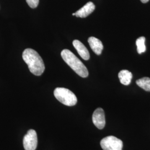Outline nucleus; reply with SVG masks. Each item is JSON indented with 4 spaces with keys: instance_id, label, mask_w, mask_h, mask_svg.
I'll use <instances>...</instances> for the list:
<instances>
[{
    "instance_id": "nucleus-11",
    "label": "nucleus",
    "mask_w": 150,
    "mask_h": 150,
    "mask_svg": "<svg viewBox=\"0 0 150 150\" xmlns=\"http://www.w3.org/2000/svg\"><path fill=\"white\" fill-rule=\"evenodd\" d=\"M136 84L146 91L150 92V78L143 77L136 81Z\"/></svg>"
},
{
    "instance_id": "nucleus-9",
    "label": "nucleus",
    "mask_w": 150,
    "mask_h": 150,
    "mask_svg": "<svg viewBox=\"0 0 150 150\" xmlns=\"http://www.w3.org/2000/svg\"><path fill=\"white\" fill-rule=\"evenodd\" d=\"M88 42L92 50L95 54L97 55L101 54L103 49V46L102 42L99 39L95 37H90L88 40Z\"/></svg>"
},
{
    "instance_id": "nucleus-15",
    "label": "nucleus",
    "mask_w": 150,
    "mask_h": 150,
    "mask_svg": "<svg viewBox=\"0 0 150 150\" xmlns=\"http://www.w3.org/2000/svg\"><path fill=\"white\" fill-rule=\"evenodd\" d=\"M72 15H73V16H75V13H72Z\"/></svg>"
},
{
    "instance_id": "nucleus-10",
    "label": "nucleus",
    "mask_w": 150,
    "mask_h": 150,
    "mask_svg": "<svg viewBox=\"0 0 150 150\" xmlns=\"http://www.w3.org/2000/svg\"><path fill=\"white\" fill-rule=\"evenodd\" d=\"M118 78L122 84L127 86L131 83L132 79V74L128 70H121L118 74Z\"/></svg>"
},
{
    "instance_id": "nucleus-1",
    "label": "nucleus",
    "mask_w": 150,
    "mask_h": 150,
    "mask_svg": "<svg viewBox=\"0 0 150 150\" xmlns=\"http://www.w3.org/2000/svg\"><path fill=\"white\" fill-rule=\"evenodd\" d=\"M22 58L27 64L30 71L36 76H41L45 70L43 60L38 52L32 48H26L22 54Z\"/></svg>"
},
{
    "instance_id": "nucleus-8",
    "label": "nucleus",
    "mask_w": 150,
    "mask_h": 150,
    "mask_svg": "<svg viewBox=\"0 0 150 150\" xmlns=\"http://www.w3.org/2000/svg\"><path fill=\"white\" fill-rule=\"evenodd\" d=\"M72 43L74 47L77 50L78 54H79V55L83 59L85 60L90 59V56L89 52L87 48H86L85 46L83 43L77 40H74Z\"/></svg>"
},
{
    "instance_id": "nucleus-13",
    "label": "nucleus",
    "mask_w": 150,
    "mask_h": 150,
    "mask_svg": "<svg viewBox=\"0 0 150 150\" xmlns=\"http://www.w3.org/2000/svg\"><path fill=\"white\" fill-rule=\"evenodd\" d=\"M26 1L27 4L32 8H36L39 4V0H26Z\"/></svg>"
},
{
    "instance_id": "nucleus-5",
    "label": "nucleus",
    "mask_w": 150,
    "mask_h": 150,
    "mask_svg": "<svg viewBox=\"0 0 150 150\" xmlns=\"http://www.w3.org/2000/svg\"><path fill=\"white\" fill-rule=\"evenodd\" d=\"M25 150H35L38 146V136L34 129H30L24 136L23 140Z\"/></svg>"
},
{
    "instance_id": "nucleus-7",
    "label": "nucleus",
    "mask_w": 150,
    "mask_h": 150,
    "mask_svg": "<svg viewBox=\"0 0 150 150\" xmlns=\"http://www.w3.org/2000/svg\"><path fill=\"white\" fill-rule=\"evenodd\" d=\"M95 9V6L92 2H88L86 5L83 6L79 10L76 11L75 16L77 17L85 18L90 15Z\"/></svg>"
},
{
    "instance_id": "nucleus-6",
    "label": "nucleus",
    "mask_w": 150,
    "mask_h": 150,
    "mask_svg": "<svg viewBox=\"0 0 150 150\" xmlns=\"http://www.w3.org/2000/svg\"><path fill=\"white\" fill-rule=\"evenodd\" d=\"M92 121L97 128L103 129L106 124L105 116L103 110L101 108H98L94 111L92 115Z\"/></svg>"
},
{
    "instance_id": "nucleus-3",
    "label": "nucleus",
    "mask_w": 150,
    "mask_h": 150,
    "mask_svg": "<svg viewBox=\"0 0 150 150\" xmlns=\"http://www.w3.org/2000/svg\"><path fill=\"white\" fill-rule=\"evenodd\" d=\"M54 96L62 104L68 106H73L77 102L75 94L70 90L64 87H57L54 90Z\"/></svg>"
},
{
    "instance_id": "nucleus-12",
    "label": "nucleus",
    "mask_w": 150,
    "mask_h": 150,
    "mask_svg": "<svg viewBox=\"0 0 150 150\" xmlns=\"http://www.w3.org/2000/svg\"><path fill=\"white\" fill-rule=\"evenodd\" d=\"M145 37H140L137 38L136 41L137 52L139 54L144 53L146 51V47L145 46Z\"/></svg>"
},
{
    "instance_id": "nucleus-14",
    "label": "nucleus",
    "mask_w": 150,
    "mask_h": 150,
    "mask_svg": "<svg viewBox=\"0 0 150 150\" xmlns=\"http://www.w3.org/2000/svg\"><path fill=\"white\" fill-rule=\"evenodd\" d=\"M141 1L142 3L145 4V3H147V2H148L149 1V0H141Z\"/></svg>"
},
{
    "instance_id": "nucleus-2",
    "label": "nucleus",
    "mask_w": 150,
    "mask_h": 150,
    "mask_svg": "<svg viewBox=\"0 0 150 150\" xmlns=\"http://www.w3.org/2000/svg\"><path fill=\"white\" fill-rule=\"evenodd\" d=\"M61 55L64 62L77 75L83 78L87 77L88 76V71L86 66L70 50L64 49L62 51Z\"/></svg>"
},
{
    "instance_id": "nucleus-4",
    "label": "nucleus",
    "mask_w": 150,
    "mask_h": 150,
    "mask_svg": "<svg viewBox=\"0 0 150 150\" xmlns=\"http://www.w3.org/2000/svg\"><path fill=\"white\" fill-rule=\"evenodd\" d=\"M100 145L103 150H122L123 142L117 137L109 136L101 141Z\"/></svg>"
}]
</instances>
